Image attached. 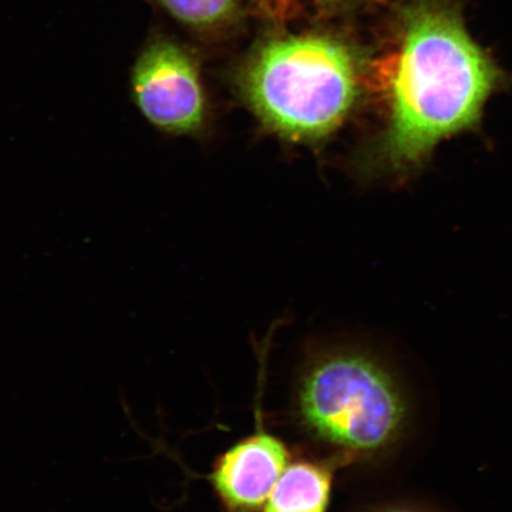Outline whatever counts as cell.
I'll return each instance as SVG.
<instances>
[{
    "instance_id": "1",
    "label": "cell",
    "mask_w": 512,
    "mask_h": 512,
    "mask_svg": "<svg viewBox=\"0 0 512 512\" xmlns=\"http://www.w3.org/2000/svg\"><path fill=\"white\" fill-rule=\"evenodd\" d=\"M380 72L392 113L382 151L398 169L424 162L443 140L476 130L491 96L508 81L448 0L408 6L398 47Z\"/></svg>"
},
{
    "instance_id": "2",
    "label": "cell",
    "mask_w": 512,
    "mask_h": 512,
    "mask_svg": "<svg viewBox=\"0 0 512 512\" xmlns=\"http://www.w3.org/2000/svg\"><path fill=\"white\" fill-rule=\"evenodd\" d=\"M357 67L341 42L290 36L256 53L242 86L249 105L273 131L293 140H316L335 131L354 106Z\"/></svg>"
},
{
    "instance_id": "3",
    "label": "cell",
    "mask_w": 512,
    "mask_h": 512,
    "mask_svg": "<svg viewBox=\"0 0 512 512\" xmlns=\"http://www.w3.org/2000/svg\"><path fill=\"white\" fill-rule=\"evenodd\" d=\"M298 412L317 439L351 454H371L399 438L407 403L381 363L361 352L338 351L305 371Z\"/></svg>"
},
{
    "instance_id": "4",
    "label": "cell",
    "mask_w": 512,
    "mask_h": 512,
    "mask_svg": "<svg viewBox=\"0 0 512 512\" xmlns=\"http://www.w3.org/2000/svg\"><path fill=\"white\" fill-rule=\"evenodd\" d=\"M130 89L134 106L159 133L195 136L206 125V94L197 64L170 38H152L140 51Z\"/></svg>"
},
{
    "instance_id": "5",
    "label": "cell",
    "mask_w": 512,
    "mask_h": 512,
    "mask_svg": "<svg viewBox=\"0 0 512 512\" xmlns=\"http://www.w3.org/2000/svg\"><path fill=\"white\" fill-rule=\"evenodd\" d=\"M290 459L284 441L259 427L217 458L210 483L226 512H264Z\"/></svg>"
},
{
    "instance_id": "6",
    "label": "cell",
    "mask_w": 512,
    "mask_h": 512,
    "mask_svg": "<svg viewBox=\"0 0 512 512\" xmlns=\"http://www.w3.org/2000/svg\"><path fill=\"white\" fill-rule=\"evenodd\" d=\"M335 464L300 460L286 467L275 484L264 512H326Z\"/></svg>"
},
{
    "instance_id": "7",
    "label": "cell",
    "mask_w": 512,
    "mask_h": 512,
    "mask_svg": "<svg viewBox=\"0 0 512 512\" xmlns=\"http://www.w3.org/2000/svg\"><path fill=\"white\" fill-rule=\"evenodd\" d=\"M166 14L192 29L214 28L232 16L238 0H155Z\"/></svg>"
},
{
    "instance_id": "8",
    "label": "cell",
    "mask_w": 512,
    "mask_h": 512,
    "mask_svg": "<svg viewBox=\"0 0 512 512\" xmlns=\"http://www.w3.org/2000/svg\"><path fill=\"white\" fill-rule=\"evenodd\" d=\"M297 0H268L271 6H275V10L277 11H285L287 6L292 5Z\"/></svg>"
},
{
    "instance_id": "9",
    "label": "cell",
    "mask_w": 512,
    "mask_h": 512,
    "mask_svg": "<svg viewBox=\"0 0 512 512\" xmlns=\"http://www.w3.org/2000/svg\"><path fill=\"white\" fill-rule=\"evenodd\" d=\"M375 512H426L424 510L416 509V508H409V507H393V508H387L382 509Z\"/></svg>"
}]
</instances>
